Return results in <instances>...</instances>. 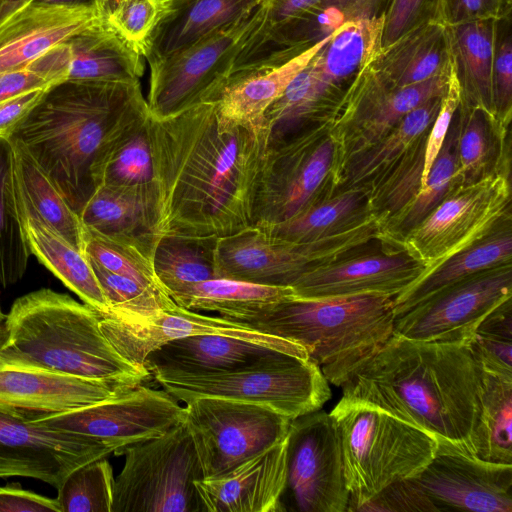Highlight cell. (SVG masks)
<instances>
[{
  "label": "cell",
  "mask_w": 512,
  "mask_h": 512,
  "mask_svg": "<svg viewBox=\"0 0 512 512\" xmlns=\"http://www.w3.org/2000/svg\"><path fill=\"white\" fill-rule=\"evenodd\" d=\"M357 511H437L429 498L411 479L394 482Z\"/></svg>",
  "instance_id": "obj_53"
},
{
  "label": "cell",
  "mask_w": 512,
  "mask_h": 512,
  "mask_svg": "<svg viewBox=\"0 0 512 512\" xmlns=\"http://www.w3.org/2000/svg\"><path fill=\"white\" fill-rule=\"evenodd\" d=\"M114 484L107 457L76 468L57 488L61 512H112Z\"/></svg>",
  "instance_id": "obj_47"
},
{
  "label": "cell",
  "mask_w": 512,
  "mask_h": 512,
  "mask_svg": "<svg viewBox=\"0 0 512 512\" xmlns=\"http://www.w3.org/2000/svg\"><path fill=\"white\" fill-rule=\"evenodd\" d=\"M149 110L132 117L108 144L97 173V188L156 187L149 138Z\"/></svg>",
  "instance_id": "obj_39"
},
{
  "label": "cell",
  "mask_w": 512,
  "mask_h": 512,
  "mask_svg": "<svg viewBox=\"0 0 512 512\" xmlns=\"http://www.w3.org/2000/svg\"><path fill=\"white\" fill-rule=\"evenodd\" d=\"M450 71L451 68L424 82L397 88L378 73L372 62L365 66L330 121L329 131L337 144L334 178L338 180L352 158L382 139L409 112L442 96Z\"/></svg>",
  "instance_id": "obj_14"
},
{
  "label": "cell",
  "mask_w": 512,
  "mask_h": 512,
  "mask_svg": "<svg viewBox=\"0 0 512 512\" xmlns=\"http://www.w3.org/2000/svg\"><path fill=\"white\" fill-rule=\"evenodd\" d=\"M482 375L469 342L393 333L340 387L343 397L375 405L469 451Z\"/></svg>",
  "instance_id": "obj_2"
},
{
  "label": "cell",
  "mask_w": 512,
  "mask_h": 512,
  "mask_svg": "<svg viewBox=\"0 0 512 512\" xmlns=\"http://www.w3.org/2000/svg\"><path fill=\"white\" fill-rule=\"evenodd\" d=\"M148 109L140 81H63L50 86L9 139L20 141L78 214L97 189L104 152Z\"/></svg>",
  "instance_id": "obj_3"
},
{
  "label": "cell",
  "mask_w": 512,
  "mask_h": 512,
  "mask_svg": "<svg viewBox=\"0 0 512 512\" xmlns=\"http://www.w3.org/2000/svg\"><path fill=\"white\" fill-rule=\"evenodd\" d=\"M460 129L461 115L458 107L424 186L401 211L383 223L379 241L389 248L418 225L448 194L456 169Z\"/></svg>",
  "instance_id": "obj_45"
},
{
  "label": "cell",
  "mask_w": 512,
  "mask_h": 512,
  "mask_svg": "<svg viewBox=\"0 0 512 512\" xmlns=\"http://www.w3.org/2000/svg\"><path fill=\"white\" fill-rule=\"evenodd\" d=\"M48 88L30 90L0 102V137L11 136L16 127L42 99Z\"/></svg>",
  "instance_id": "obj_56"
},
{
  "label": "cell",
  "mask_w": 512,
  "mask_h": 512,
  "mask_svg": "<svg viewBox=\"0 0 512 512\" xmlns=\"http://www.w3.org/2000/svg\"><path fill=\"white\" fill-rule=\"evenodd\" d=\"M460 103L461 88L452 61L450 76L446 90L441 98L439 111L427 135L420 188L424 186L429 170L443 145L453 116Z\"/></svg>",
  "instance_id": "obj_52"
},
{
  "label": "cell",
  "mask_w": 512,
  "mask_h": 512,
  "mask_svg": "<svg viewBox=\"0 0 512 512\" xmlns=\"http://www.w3.org/2000/svg\"><path fill=\"white\" fill-rule=\"evenodd\" d=\"M88 258V257H87ZM111 316L123 321L150 318L176 303L162 290L105 270L89 259Z\"/></svg>",
  "instance_id": "obj_46"
},
{
  "label": "cell",
  "mask_w": 512,
  "mask_h": 512,
  "mask_svg": "<svg viewBox=\"0 0 512 512\" xmlns=\"http://www.w3.org/2000/svg\"><path fill=\"white\" fill-rule=\"evenodd\" d=\"M321 0H264L261 17L239 51L229 78L277 66L297 23Z\"/></svg>",
  "instance_id": "obj_40"
},
{
  "label": "cell",
  "mask_w": 512,
  "mask_h": 512,
  "mask_svg": "<svg viewBox=\"0 0 512 512\" xmlns=\"http://www.w3.org/2000/svg\"><path fill=\"white\" fill-rule=\"evenodd\" d=\"M442 96L409 112L382 139L352 158L338 178L343 187H362L369 193L398 169L427 137Z\"/></svg>",
  "instance_id": "obj_30"
},
{
  "label": "cell",
  "mask_w": 512,
  "mask_h": 512,
  "mask_svg": "<svg viewBox=\"0 0 512 512\" xmlns=\"http://www.w3.org/2000/svg\"><path fill=\"white\" fill-rule=\"evenodd\" d=\"M135 385L62 373L0 347V405L24 411L30 419L91 406Z\"/></svg>",
  "instance_id": "obj_22"
},
{
  "label": "cell",
  "mask_w": 512,
  "mask_h": 512,
  "mask_svg": "<svg viewBox=\"0 0 512 512\" xmlns=\"http://www.w3.org/2000/svg\"><path fill=\"white\" fill-rule=\"evenodd\" d=\"M101 314L67 294L42 288L17 298L1 348L62 373L140 384L151 377L124 358L100 328Z\"/></svg>",
  "instance_id": "obj_5"
},
{
  "label": "cell",
  "mask_w": 512,
  "mask_h": 512,
  "mask_svg": "<svg viewBox=\"0 0 512 512\" xmlns=\"http://www.w3.org/2000/svg\"><path fill=\"white\" fill-rule=\"evenodd\" d=\"M121 455L112 512H204L194 484L203 475L183 421Z\"/></svg>",
  "instance_id": "obj_10"
},
{
  "label": "cell",
  "mask_w": 512,
  "mask_h": 512,
  "mask_svg": "<svg viewBox=\"0 0 512 512\" xmlns=\"http://www.w3.org/2000/svg\"><path fill=\"white\" fill-rule=\"evenodd\" d=\"M410 479L437 511H512V465L481 460L449 441L438 440L432 460Z\"/></svg>",
  "instance_id": "obj_20"
},
{
  "label": "cell",
  "mask_w": 512,
  "mask_h": 512,
  "mask_svg": "<svg viewBox=\"0 0 512 512\" xmlns=\"http://www.w3.org/2000/svg\"><path fill=\"white\" fill-rule=\"evenodd\" d=\"M392 86L402 88L424 82L451 68L452 54L447 26L440 21L424 23L391 45L372 61Z\"/></svg>",
  "instance_id": "obj_31"
},
{
  "label": "cell",
  "mask_w": 512,
  "mask_h": 512,
  "mask_svg": "<svg viewBox=\"0 0 512 512\" xmlns=\"http://www.w3.org/2000/svg\"><path fill=\"white\" fill-rule=\"evenodd\" d=\"M372 213L368 191L362 187H348L332 197L324 198L319 194L286 221L257 227L286 242L307 243L350 228Z\"/></svg>",
  "instance_id": "obj_36"
},
{
  "label": "cell",
  "mask_w": 512,
  "mask_h": 512,
  "mask_svg": "<svg viewBox=\"0 0 512 512\" xmlns=\"http://www.w3.org/2000/svg\"><path fill=\"white\" fill-rule=\"evenodd\" d=\"M383 219L370 214L360 223L307 243L280 240L257 226L216 239L215 276L262 285L291 286L317 267L357 254L379 240Z\"/></svg>",
  "instance_id": "obj_8"
},
{
  "label": "cell",
  "mask_w": 512,
  "mask_h": 512,
  "mask_svg": "<svg viewBox=\"0 0 512 512\" xmlns=\"http://www.w3.org/2000/svg\"><path fill=\"white\" fill-rule=\"evenodd\" d=\"M287 436L230 470L195 481L204 512H284Z\"/></svg>",
  "instance_id": "obj_25"
},
{
  "label": "cell",
  "mask_w": 512,
  "mask_h": 512,
  "mask_svg": "<svg viewBox=\"0 0 512 512\" xmlns=\"http://www.w3.org/2000/svg\"><path fill=\"white\" fill-rule=\"evenodd\" d=\"M461 129L457 146V163L450 190L505 172L506 127L489 112L459 105ZM449 190V191H450Z\"/></svg>",
  "instance_id": "obj_37"
},
{
  "label": "cell",
  "mask_w": 512,
  "mask_h": 512,
  "mask_svg": "<svg viewBox=\"0 0 512 512\" xmlns=\"http://www.w3.org/2000/svg\"><path fill=\"white\" fill-rule=\"evenodd\" d=\"M330 118L270 134L254 200L253 225L286 221L307 207L333 172L337 144Z\"/></svg>",
  "instance_id": "obj_9"
},
{
  "label": "cell",
  "mask_w": 512,
  "mask_h": 512,
  "mask_svg": "<svg viewBox=\"0 0 512 512\" xmlns=\"http://www.w3.org/2000/svg\"><path fill=\"white\" fill-rule=\"evenodd\" d=\"M30 2L71 8H88L107 12L110 0H31Z\"/></svg>",
  "instance_id": "obj_58"
},
{
  "label": "cell",
  "mask_w": 512,
  "mask_h": 512,
  "mask_svg": "<svg viewBox=\"0 0 512 512\" xmlns=\"http://www.w3.org/2000/svg\"><path fill=\"white\" fill-rule=\"evenodd\" d=\"M185 403L183 422L203 478L222 474L283 440L291 421L249 402L199 397Z\"/></svg>",
  "instance_id": "obj_13"
},
{
  "label": "cell",
  "mask_w": 512,
  "mask_h": 512,
  "mask_svg": "<svg viewBox=\"0 0 512 512\" xmlns=\"http://www.w3.org/2000/svg\"><path fill=\"white\" fill-rule=\"evenodd\" d=\"M23 225L31 254L83 303L108 314V303L86 254L34 218H24Z\"/></svg>",
  "instance_id": "obj_38"
},
{
  "label": "cell",
  "mask_w": 512,
  "mask_h": 512,
  "mask_svg": "<svg viewBox=\"0 0 512 512\" xmlns=\"http://www.w3.org/2000/svg\"><path fill=\"white\" fill-rule=\"evenodd\" d=\"M217 238L163 236L153 256L157 281L172 299L189 287L216 278Z\"/></svg>",
  "instance_id": "obj_44"
},
{
  "label": "cell",
  "mask_w": 512,
  "mask_h": 512,
  "mask_svg": "<svg viewBox=\"0 0 512 512\" xmlns=\"http://www.w3.org/2000/svg\"><path fill=\"white\" fill-rule=\"evenodd\" d=\"M277 352L287 351L224 335H193L156 348L146 357L144 366L150 373L215 374L246 367Z\"/></svg>",
  "instance_id": "obj_29"
},
{
  "label": "cell",
  "mask_w": 512,
  "mask_h": 512,
  "mask_svg": "<svg viewBox=\"0 0 512 512\" xmlns=\"http://www.w3.org/2000/svg\"><path fill=\"white\" fill-rule=\"evenodd\" d=\"M496 20L482 19L447 26L453 66L461 88V102L492 115Z\"/></svg>",
  "instance_id": "obj_34"
},
{
  "label": "cell",
  "mask_w": 512,
  "mask_h": 512,
  "mask_svg": "<svg viewBox=\"0 0 512 512\" xmlns=\"http://www.w3.org/2000/svg\"><path fill=\"white\" fill-rule=\"evenodd\" d=\"M31 255L19 205L14 147L0 137V291L25 274Z\"/></svg>",
  "instance_id": "obj_43"
},
{
  "label": "cell",
  "mask_w": 512,
  "mask_h": 512,
  "mask_svg": "<svg viewBox=\"0 0 512 512\" xmlns=\"http://www.w3.org/2000/svg\"><path fill=\"white\" fill-rule=\"evenodd\" d=\"M142 52L106 15L50 48L26 68L50 86L63 81L134 82L144 73Z\"/></svg>",
  "instance_id": "obj_21"
},
{
  "label": "cell",
  "mask_w": 512,
  "mask_h": 512,
  "mask_svg": "<svg viewBox=\"0 0 512 512\" xmlns=\"http://www.w3.org/2000/svg\"><path fill=\"white\" fill-rule=\"evenodd\" d=\"M271 127L237 122L217 101L149 118L163 236L220 238L253 225L256 188Z\"/></svg>",
  "instance_id": "obj_1"
},
{
  "label": "cell",
  "mask_w": 512,
  "mask_h": 512,
  "mask_svg": "<svg viewBox=\"0 0 512 512\" xmlns=\"http://www.w3.org/2000/svg\"><path fill=\"white\" fill-rule=\"evenodd\" d=\"M5 318H6V316L4 315V313L2 312L1 307H0V324L4 323Z\"/></svg>",
  "instance_id": "obj_61"
},
{
  "label": "cell",
  "mask_w": 512,
  "mask_h": 512,
  "mask_svg": "<svg viewBox=\"0 0 512 512\" xmlns=\"http://www.w3.org/2000/svg\"><path fill=\"white\" fill-rule=\"evenodd\" d=\"M84 253L109 272L164 291L157 281L153 264L122 245L85 231Z\"/></svg>",
  "instance_id": "obj_49"
},
{
  "label": "cell",
  "mask_w": 512,
  "mask_h": 512,
  "mask_svg": "<svg viewBox=\"0 0 512 512\" xmlns=\"http://www.w3.org/2000/svg\"><path fill=\"white\" fill-rule=\"evenodd\" d=\"M264 0H166L165 10L146 38L142 53L149 65L237 21Z\"/></svg>",
  "instance_id": "obj_28"
},
{
  "label": "cell",
  "mask_w": 512,
  "mask_h": 512,
  "mask_svg": "<svg viewBox=\"0 0 512 512\" xmlns=\"http://www.w3.org/2000/svg\"><path fill=\"white\" fill-rule=\"evenodd\" d=\"M61 512L57 498L25 490L18 483L0 487V512Z\"/></svg>",
  "instance_id": "obj_55"
},
{
  "label": "cell",
  "mask_w": 512,
  "mask_h": 512,
  "mask_svg": "<svg viewBox=\"0 0 512 512\" xmlns=\"http://www.w3.org/2000/svg\"><path fill=\"white\" fill-rule=\"evenodd\" d=\"M469 451L484 461L512 465V376L483 370Z\"/></svg>",
  "instance_id": "obj_41"
},
{
  "label": "cell",
  "mask_w": 512,
  "mask_h": 512,
  "mask_svg": "<svg viewBox=\"0 0 512 512\" xmlns=\"http://www.w3.org/2000/svg\"><path fill=\"white\" fill-rule=\"evenodd\" d=\"M329 36L287 62L232 77L218 100L220 114L232 121L253 122L284 93L290 82L310 62Z\"/></svg>",
  "instance_id": "obj_33"
},
{
  "label": "cell",
  "mask_w": 512,
  "mask_h": 512,
  "mask_svg": "<svg viewBox=\"0 0 512 512\" xmlns=\"http://www.w3.org/2000/svg\"><path fill=\"white\" fill-rule=\"evenodd\" d=\"M6 338L4 323L0 324V347L4 343Z\"/></svg>",
  "instance_id": "obj_60"
},
{
  "label": "cell",
  "mask_w": 512,
  "mask_h": 512,
  "mask_svg": "<svg viewBox=\"0 0 512 512\" xmlns=\"http://www.w3.org/2000/svg\"><path fill=\"white\" fill-rule=\"evenodd\" d=\"M441 1L391 0L384 15L382 49L424 23L440 21Z\"/></svg>",
  "instance_id": "obj_51"
},
{
  "label": "cell",
  "mask_w": 512,
  "mask_h": 512,
  "mask_svg": "<svg viewBox=\"0 0 512 512\" xmlns=\"http://www.w3.org/2000/svg\"><path fill=\"white\" fill-rule=\"evenodd\" d=\"M113 450L83 434L52 428L0 405V477L23 476L56 489L76 468Z\"/></svg>",
  "instance_id": "obj_18"
},
{
  "label": "cell",
  "mask_w": 512,
  "mask_h": 512,
  "mask_svg": "<svg viewBox=\"0 0 512 512\" xmlns=\"http://www.w3.org/2000/svg\"><path fill=\"white\" fill-rule=\"evenodd\" d=\"M261 5L251 14L149 65L146 101L152 117H168L196 104L218 100L239 51L260 20Z\"/></svg>",
  "instance_id": "obj_12"
},
{
  "label": "cell",
  "mask_w": 512,
  "mask_h": 512,
  "mask_svg": "<svg viewBox=\"0 0 512 512\" xmlns=\"http://www.w3.org/2000/svg\"><path fill=\"white\" fill-rule=\"evenodd\" d=\"M286 464L284 511H348L341 446L329 413L320 409L290 421Z\"/></svg>",
  "instance_id": "obj_16"
},
{
  "label": "cell",
  "mask_w": 512,
  "mask_h": 512,
  "mask_svg": "<svg viewBox=\"0 0 512 512\" xmlns=\"http://www.w3.org/2000/svg\"><path fill=\"white\" fill-rule=\"evenodd\" d=\"M31 0H3L0 1V15L15 9L25 3L30 2Z\"/></svg>",
  "instance_id": "obj_59"
},
{
  "label": "cell",
  "mask_w": 512,
  "mask_h": 512,
  "mask_svg": "<svg viewBox=\"0 0 512 512\" xmlns=\"http://www.w3.org/2000/svg\"><path fill=\"white\" fill-rule=\"evenodd\" d=\"M384 16L347 22L290 82L281 106L295 119L334 113L360 71L382 49Z\"/></svg>",
  "instance_id": "obj_15"
},
{
  "label": "cell",
  "mask_w": 512,
  "mask_h": 512,
  "mask_svg": "<svg viewBox=\"0 0 512 512\" xmlns=\"http://www.w3.org/2000/svg\"><path fill=\"white\" fill-rule=\"evenodd\" d=\"M511 223L445 260L409 289L394 298L395 316L434 294L485 270L512 264Z\"/></svg>",
  "instance_id": "obj_35"
},
{
  "label": "cell",
  "mask_w": 512,
  "mask_h": 512,
  "mask_svg": "<svg viewBox=\"0 0 512 512\" xmlns=\"http://www.w3.org/2000/svg\"><path fill=\"white\" fill-rule=\"evenodd\" d=\"M50 85L33 71L23 68L0 73V102Z\"/></svg>",
  "instance_id": "obj_57"
},
{
  "label": "cell",
  "mask_w": 512,
  "mask_h": 512,
  "mask_svg": "<svg viewBox=\"0 0 512 512\" xmlns=\"http://www.w3.org/2000/svg\"><path fill=\"white\" fill-rule=\"evenodd\" d=\"M100 328L112 346L128 361L144 367L146 357L168 341L193 335H224L277 349L308 355L295 342L258 332L246 324L221 316H210L177 304L141 320L123 321L101 315Z\"/></svg>",
  "instance_id": "obj_23"
},
{
  "label": "cell",
  "mask_w": 512,
  "mask_h": 512,
  "mask_svg": "<svg viewBox=\"0 0 512 512\" xmlns=\"http://www.w3.org/2000/svg\"><path fill=\"white\" fill-rule=\"evenodd\" d=\"M291 295H294L291 286L214 278L189 287L172 300L192 311L216 312L223 318L236 321Z\"/></svg>",
  "instance_id": "obj_42"
},
{
  "label": "cell",
  "mask_w": 512,
  "mask_h": 512,
  "mask_svg": "<svg viewBox=\"0 0 512 512\" xmlns=\"http://www.w3.org/2000/svg\"><path fill=\"white\" fill-rule=\"evenodd\" d=\"M509 179V174L497 173L451 189L418 225L389 249L402 250L421 262L426 276L448 258L511 223Z\"/></svg>",
  "instance_id": "obj_11"
},
{
  "label": "cell",
  "mask_w": 512,
  "mask_h": 512,
  "mask_svg": "<svg viewBox=\"0 0 512 512\" xmlns=\"http://www.w3.org/2000/svg\"><path fill=\"white\" fill-rule=\"evenodd\" d=\"M512 298V264L475 274L395 316V334L422 341L468 342L483 319Z\"/></svg>",
  "instance_id": "obj_19"
},
{
  "label": "cell",
  "mask_w": 512,
  "mask_h": 512,
  "mask_svg": "<svg viewBox=\"0 0 512 512\" xmlns=\"http://www.w3.org/2000/svg\"><path fill=\"white\" fill-rule=\"evenodd\" d=\"M493 115L508 128L512 116V17L496 20L492 63Z\"/></svg>",
  "instance_id": "obj_50"
},
{
  "label": "cell",
  "mask_w": 512,
  "mask_h": 512,
  "mask_svg": "<svg viewBox=\"0 0 512 512\" xmlns=\"http://www.w3.org/2000/svg\"><path fill=\"white\" fill-rule=\"evenodd\" d=\"M14 147L15 179L22 218H34L84 252L85 229L80 216L26 147L10 139Z\"/></svg>",
  "instance_id": "obj_32"
},
{
  "label": "cell",
  "mask_w": 512,
  "mask_h": 512,
  "mask_svg": "<svg viewBox=\"0 0 512 512\" xmlns=\"http://www.w3.org/2000/svg\"><path fill=\"white\" fill-rule=\"evenodd\" d=\"M512 13V0H442L440 21L446 26L482 19H499Z\"/></svg>",
  "instance_id": "obj_54"
},
{
  "label": "cell",
  "mask_w": 512,
  "mask_h": 512,
  "mask_svg": "<svg viewBox=\"0 0 512 512\" xmlns=\"http://www.w3.org/2000/svg\"><path fill=\"white\" fill-rule=\"evenodd\" d=\"M85 231L122 245L153 264L160 240L156 187H98L79 213Z\"/></svg>",
  "instance_id": "obj_27"
},
{
  "label": "cell",
  "mask_w": 512,
  "mask_h": 512,
  "mask_svg": "<svg viewBox=\"0 0 512 512\" xmlns=\"http://www.w3.org/2000/svg\"><path fill=\"white\" fill-rule=\"evenodd\" d=\"M234 322L300 344L327 381L341 386L393 334L394 298L291 295Z\"/></svg>",
  "instance_id": "obj_4"
},
{
  "label": "cell",
  "mask_w": 512,
  "mask_h": 512,
  "mask_svg": "<svg viewBox=\"0 0 512 512\" xmlns=\"http://www.w3.org/2000/svg\"><path fill=\"white\" fill-rule=\"evenodd\" d=\"M0 1H3V0H0Z\"/></svg>",
  "instance_id": "obj_62"
},
{
  "label": "cell",
  "mask_w": 512,
  "mask_h": 512,
  "mask_svg": "<svg viewBox=\"0 0 512 512\" xmlns=\"http://www.w3.org/2000/svg\"><path fill=\"white\" fill-rule=\"evenodd\" d=\"M426 272L425 266L402 250L354 254L310 270L292 285L294 296L325 298L380 294L395 298Z\"/></svg>",
  "instance_id": "obj_24"
},
{
  "label": "cell",
  "mask_w": 512,
  "mask_h": 512,
  "mask_svg": "<svg viewBox=\"0 0 512 512\" xmlns=\"http://www.w3.org/2000/svg\"><path fill=\"white\" fill-rule=\"evenodd\" d=\"M107 12L25 3L0 15V73L30 63Z\"/></svg>",
  "instance_id": "obj_26"
},
{
  "label": "cell",
  "mask_w": 512,
  "mask_h": 512,
  "mask_svg": "<svg viewBox=\"0 0 512 512\" xmlns=\"http://www.w3.org/2000/svg\"><path fill=\"white\" fill-rule=\"evenodd\" d=\"M468 342L484 371L512 376L511 299L490 312Z\"/></svg>",
  "instance_id": "obj_48"
},
{
  "label": "cell",
  "mask_w": 512,
  "mask_h": 512,
  "mask_svg": "<svg viewBox=\"0 0 512 512\" xmlns=\"http://www.w3.org/2000/svg\"><path fill=\"white\" fill-rule=\"evenodd\" d=\"M329 415L341 446L348 511L417 476L436 453L434 435L370 403L342 396Z\"/></svg>",
  "instance_id": "obj_6"
},
{
  "label": "cell",
  "mask_w": 512,
  "mask_h": 512,
  "mask_svg": "<svg viewBox=\"0 0 512 512\" xmlns=\"http://www.w3.org/2000/svg\"><path fill=\"white\" fill-rule=\"evenodd\" d=\"M151 376L178 401L217 397L269 407L289 419L320 410L331 398L329 382L308 355L277 352L237 370L188 375L153 371Z\"/></svg>",
  "instance_id": "obj_7"
},
{
  "label": "cell",
  "mask_w": 512,
  "mask_h": 512,
  "mask_svg": "<svg viewBox=\"0 0 512 512\" xmlns=\"http://www.w3.org/2000/svg\"><path fill=\"white\" fill-rule=\"evenodd\" d=\"M184 407L164 389L137 384L112 399L31 420L93 437L116 456L126 447L158 437L183 421ZM30 419V418H29Z\"/></svg>",
  "instance_id": "obj_17"
}]
</instances>
